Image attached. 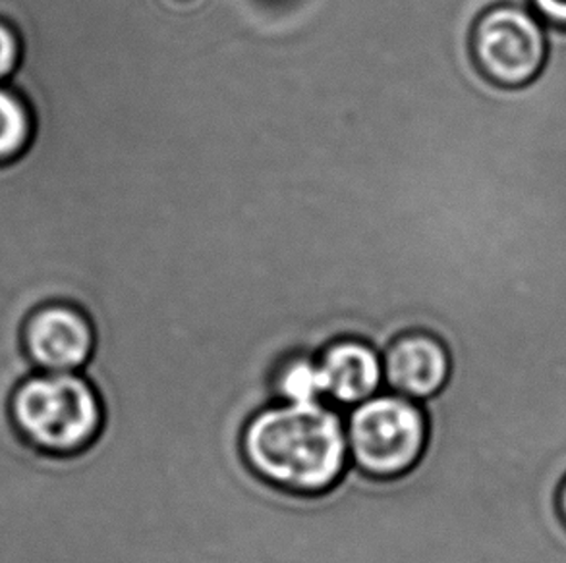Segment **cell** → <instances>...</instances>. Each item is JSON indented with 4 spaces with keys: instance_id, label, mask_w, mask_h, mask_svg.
Here are the masks:
<instances>
[{
    "instance_id": "6da1fadb",
    "label": "cell",
    "mask_w": 566,
    "mask_h": 563,
    "mask_svg": "<svg viewBox=\"0 0 566 563\" xmlns=\"http://www.w3.org/2000/svg\"><path fill=\"white\" fill-rule=\"evenodd\" d=\"M245 465L269 487L292 496H322L353 467L345 417L327 402L265 405L240 438Z\"/></svg>"
},
{
    "instance_id": "7a4b0ae2",
    "label": "cell",
    "mask_w": 566,
    "mask_h": 563,
    "mask_svg": "<svg viewBox=\"0 0 566 563\" xmlns=\"http://www.w3.org/2000/svg\"><path fill=\"white\" fill-rule=\"evenodd\" d=\"M10 417L30 448L72 457L99 440L107 413L99 390L84 373L35 371L14 390Z\"/></svg>"
},
{
    "instance_id": "3957f363",
    "label": "cell",
    "mask_w": 566,
    "mask_h": 563,
    "mask_svg": "<svg viewBox=\"0 0 566 563\" xmlns=\"http://www.w3.org/2000/svg\"><path fill=\"white\" fill-rule=\"evenodd\" d=\"M345 425L350 464L369 479H402L428 452V410L392 392L353 407Z\"/></svg>"
},
{
    "instance_id": "277c9868",
    "label": "cell",
    "mask_w": 566,
    "mask_h": 563,
    "mask_svg": "<svg viewBox=\"0 0 566 563\" xmlns=\"http://www.w3.org/2000/svg\"><path fill=\"white\" fill-rule=\"evenodd\" d=\"M468 49L475 68L490 84L521 89L545 68L547 23L528 2H495L475 15L468 31Z\"/></svg>"
},
{
    "instance_id": "5b68a950",
    "label": "cell",
    "mask_w": 566,
    "mask_h": 563,
    "mask_svg": "<svg viewBox=\"0 0 566 563\" xmlns=\"http://www.w3.org/2000/svg\"><path fill=\"white\" fill-rule=\"evenodd\" d=\"M22 342L35 371L84 373L97 351V328L84 307L49 301L25 320Z\"/></svg>"
},
{
    "instance_id": "8992f818",
    "label": "cell",
    "mask_w": 566,
    "mask_h": 563,
    "mask_svg": "<svg viewBox=\"0 0 566 563\" xmlns=\"http://www.w3.org/2000/svg\"><path fill=\"white\" fill-rule=\"evenodd\" d=\"M382 373L392 394L426 404L451 382V350L429 330H408L382 350Z\"/></svg>"
},
{
    "instance_id": "52a82bcc",
    "label": "cell",
    "mask_w": 566,
    "mask_h": 563,
    "mask_svg": "<svg viewBox=\"0 0 566 563\" xmlns=\"http://www.w3.org/2000/svg\"><path fill=\"white\" fill-rule=\"evenodd\" d=\"M317 365L325 402L337 410H353L381 394L385 386L382 353L361 338L346 336L327 343L317 355Z\"/></svg>"
},
{
    "instance_id": "ba28073f",
    "label": "cell",
    "mask_w": 566,
    "mask_h": 563,
    "mask_svg": "<svg viewBox=\"0 0 566 563\" xmlns=\"http://www.w3.org/2000/svg\"><path fill=\"white\" fill-rule=\"evenodd\" d=\"M312 351H294L279 363L273 374V394L281 404L325 402L322 371Z\"/></svg>"
},
{
    "instance_id": "9c48e42d",
    "label": "cell",
    "mask_w": 566,
    "mask_h": 563,
    "mask_svg": "<svg viewBox=\"0 0 566 563\" xmlns=\"http://www.w3.org/2000/svg\"><path fill=\"white\" fill-rule=\"evenodd\" d=\"M33 136L28 103L7 84H0V162L22 155Z\"/></svg>"
},
{
    "instance_id": "30bf717a",
    "label": "cell",
    "mask_w": 566,
    "mask_h": 563,
    "mask_svg": "<svg viewBox=\"0 0 566 563\" xmlns=\"http://www.w3.org/2000/svg\"><path fill=\"white\" fill-rule=\"evenodd\" d=\"M22 59V43L10 23L0 20V84H7Z\"/></svg>"
},
{
    "instance_id": "8fae6325",
    "label": "cell",
    "mask_w": 566,
    "mask_h": 563,
    "mask_svg": "<svg viewBox=\"0 0 566 563\" xmlns=\"http://www.w3.org/2000/svg\"><path fill=\"white\" fill-rule=\"evenodd\" d=\"M528 4L549 28L566 30V0H528Z\"/></svg>"
},
{
    "instance_id": "7c38bea8",
    "label": "cell",
    "mask_w": 566,
    "mask_h": 563,
    "mask_svg": "<svg viewBox=\"0 0 566 563\" xmlns=\"http://www.w3.org/2000/svg\"><path fill=\"white\" fill-rule=\"evenodd\" d=\"M557 503H559L560 518L565 519L566 523V477L559 488V496H557Z\"/></svg>"
},
{
    "instance_id": "4fadbf2b",
    "label": "cell",
    "mask_w": 566,
    "mask_h": 563,
    "mask_svg": "<svg viewBox=\"0 0 566 563\" xmlns=\"http://www.w3.org/2000/svg\"><path fill=\"white\" fill-rule=\"evenodd\" d=\"M263 4H269V7H283L286 2H292V0H261Z\"/></svg>"
}]
</instances>
